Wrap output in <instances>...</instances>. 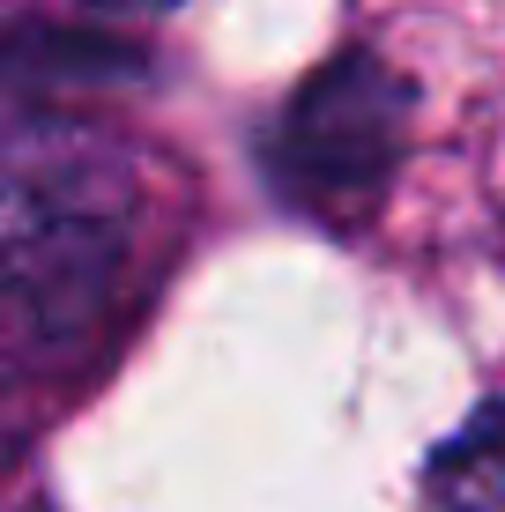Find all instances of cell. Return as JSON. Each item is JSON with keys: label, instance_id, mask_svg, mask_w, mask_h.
<instances>
[{"label": "cell", "instance_id": "3957f363", "mask_svg": "<svg viewBox=\"0 0 505 512\" xmlns=\"http://www.w3.org/2000/svg\"><path fill=\"white\" fill-rule=\"evenodd\" d=\"M142 75V52L112 45V38H82V30H45V23H15L0 38V82L8 90H75V82H127Z\"/></svg>", "mask_w": 505, "mask_h": 512}, {"label": "cell", "instance_id": "7a4b0ae2", "mask_svg": "<svg viewBox=\"0 0 505 512\" xmlns=\"http://www.w3.org/2000/svg\"><path fill=\"white\" fill-rule=\"evenodd\" d=\"M416 82H402L372 45L320 60L260 134V171L320 231H364L409 156Z\"/></svg>", "mask_w": 505, "mask_h": 512}, {"label": "cell", "instance_id": "277c9868", "mask_svg": "<svg viewBox=\"0 0 505 512\" xmlns=\"http://www.w3.org/2000/svg\"><path fill=\"white\" fill-rule=\"evenodd\" d=\"M424 512H505V401H483L424 461Z\"/></svg>", "mask_w": 505, "mask_h": 512}, {"label": "cell", "instance_id": "5b68a950", "mask_svg": "<svg viewBox=\"0 0 505 512\" xmlns=\"http://www.w3.org/2000/svg\"><path fill=\"white\" fill-rule=\"evenodd\" d=\"M104 8H156V0H104Z\"/></svg>", "mask_w": 505, "mask_h": 512}, {"label": "cell", "instance_id": "6da1fadb", "mask_svg": "<svg viewBox=\"0 0 505 512\" xmlns=\"http://www.w3.org/2000/svg\"><path fill=\"white\" fill-rule=\"evenodd\" d=\"M134 245L119 156L30 119L0 134V320L38 349H75L112 320Z\"/></svg>", "mask_w": 505, "mask_h": 512}]
</instances>
